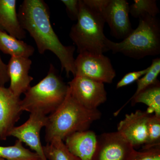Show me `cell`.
Returning <instances> with one entry per match:
<instances>
[{"label": "cell", "instance_id": "1", "mask_svg": "<svg viewBox=\"0 0 160 160\" xmlns=\"http://www.w3.org/2000/svg\"><path fill=\"white\" fill-rule=\"evenodd\" d=\"M48 6L42 0H25L20 6L18 17L21 26L34 39L38 51L44 54L50 51L59 60L62 70L67 77L75 75L74 46L63 45L56 34L50 21Z\"/></svg>", "mask_w": 160, "mask_h": 160}, {"label": "cell", "instance_id": "2", "mask_svg": "<svg viewBox=\"0 0 160 160\" xmlns=\"http://www.w3.org/2000/svg\"><path fill=\"white\" fill-rule=\"evenodd\" d=\"M101 117L102 113L98 109H86L80 104L68 89L63 102L48 116L45 141L49 143L56 137L64 141L74 132L88 130L92 124Z\"/></svg>", "mask_w": 160, "mask_h": 160}, {"label": "cell", "instance_id": "3", "mask_svg": "<svg viewBox=\"0 0 160 160\" xmlns=\"http://www.w3.org/2000/svg\"><path fill=\"white\" fill-rule=\"evenodd\" d=\"M138 26L125 39L115 42L107 38L108 51L141 59L160 53V24L157 17L146 16L139 18Z\"/></svg>", "mask_w": 160, "mask_h": 160}, {"label": "cell", "instance_id": "4", "mask_svg": "<svg viewBox=\"0 0 160 160\" xmlns=\"http://www.w3.org/2000/svg\"><path fill=\"white\" fill-rule=\"evenodd\" d=\"M68 89V85L58 74L54 66L50 64L46 77L30 87L25 93V97L21 102V109L30 113L50 114L63 102Z\"/></svg>", "mask_w": 160, "mask_h": 160}, {"label": "cell", "instance_id": "5", "mask_svg": "<svg viewBox=\"0 0 160 160\" xmlns=\"http://www.w3.org/2000/svg\"><path fill=\"white\" fill-rule=\"evenodd\" d=\"M105 20L102 15L79 0V12L77 23L71 27L69 37L77 47L78 52L103 54L108 51L107 38L104 33Z\"/></svg>", "mask_w": 160, "mask_h": 160}, {"label": "cell", "instance_id": "6", "mask_svg": "<svg viewBox=\"0 0 160 160\" xmlns=\"http://www.w3.org/2000/svg\"><path fill=\"white\" fill-rule=\"evenodd\" d=\"M75 68L74 77H83L104 84L112 83L116 75L109 58L103 54L79 53L75 59Z\"/></svg>", "mask_w": 160, "mask_h": 160}, {"label": "cell", "instance_id": "7", "mask_svg": "<svg viewBox=\"0 0 160 160\" xmlns=\"http://www.w3.org/2000/svg\"><path fill=\"white\" fill-rule=\"evenodd\" d=\"M138 152L118 131L97 136L92 160H133Z\"/></svg>", "mask_w": 160, "mask_h": 160}, {"label": "cell", "instance_id": "8", "mask_svg": "<svg viewBox=\"0 0 160 160\" xmlns=\"http://www.w3.org/2000/svg\"><path fill=\"white\" fill-rule=\"evenodd\" d=\"M68 85L72 97L86 109H98L107 100L104 83L83 77L75 76Z\"/></svg>", "mask_w": 160, "mask_h": 160}, {"label": "cell", "instance_id": "9", "mask_svg": "<svg viewBox=\"0 0 160 160\" xmlns=\"http://www.w3.org/2000/svg\"><path fill=\"white\" fill-rule=\"evenodd\" d=\"M48 116L37 112L30 113L29 119L21 126H15L9 133V137L16 138L38 155L42 160H47L44 154L41 143L40 133L46 127Z\"/></svg>", "mask_w": 160, "mask_h": 160}, {"label": "cell", "instance_id": "10", "mask_svg": "<svg viewBox=\"0 0 160 160\" xmlns=\"http://www.w3.org/2000/svg\"><path fill=\"white\" fill-rule=\"evenodd\" d=\"M129 14V5L126 0H110L103 11L102 15L105 22L116 38L125 39L133 31Z\"/></svg>", "mask_w": 160, "mask_h": 160}, {"label": "cell", "instance_id": "11", "mask_svg": "<svg viewBox=\"0 0 160 160\" xmlns=\"http://www.w3.org/2000/svg\"><path fill=\"white\" fill-rule=\"evenodd\" d=\"M22 100L9 88L0 86V140L6 141L19 120Z\"/></svg>", "mask_w": 160, "mask_h": 160}, {"label": "cell", "instance_id": "12", "mask_svg": "<svg viewBox=\"0 0 160 160\" xmlns=\"http://www.w3.org/2000/svg\"><path fill=\"white\" fill-rule=\"evenodd\" d=\"M150 114L138 110L126 115L118 124V132L133 147L144 145L148 135V123Z\"/></svg>", "mask_w": 160, "mask_h": 160}, {"label": "cell", "instance_id": "13", "mask_svg": "<svg viewBox=\"0 0 160 160\" xmlns=\"http://www.w3.org/2000/svg\"><path fill=\"white\" fill-rule=\"evenodd\" d=\"M32 61L29 58L11 57L7 65V73L10 82L9 89L19 97L30 88L33 78L29 75Z\"/></svg>", "mask_w": 160, "mask_h": 160}, {"label": "cell", "instance_id": "14", "mask_svg": "<svg viewBox=\"0 0 160 160\" xmlns=\"http://www.w3.org/2000/svg\"><path fill=\"white\" fill-rule=\"evenodd\" d=\"M64 141L69 151L80 160H92L97 143L94 132L87 130L74 132Z\"/></svg>", "mask_w": 160, "mask_h": 160}, {"label": "cell", "instance_id": "15", "mask_svg": "<svg viewBox=\"0 0 160 160\" xmlns=\"http://www.w3.org/2000/svg\"><path fill=\"white\" fill-rule=\"evenodd\" d=\"M16 6V0H0V30L21 40L26 32L20 24Z\"/></svg>", "mask_w": 160, "mask_h": 160}, {"label": "cell", "instance_id": "16", "mask_svg": "<svg viewBox=\"0 0 160 160\" xmlns=\"http://www.w3.org/2000/svg\"><path fill=\"white\" fill-rule=\"evenodd\" d=\"M0 51L11 57L29 58L33 54L35 49L22 40L0 30Z\"/></svg>", "mask_w": 160, "mask_h": 160}, {"label": "cell", "instance_id": "17", "mask_svg": "<svg viewBox=\"0 0 160 160\" xmlns=\"http://www.w3.org/2000/svg\"><path fill=\"white\" fill-rule=\"evenodd\" d=\"M129 102H131L132 106L137 103H143L148 106L146 111L148 114L151 115L154 113L155 115L160 117L159 81L158 80L156 82L141 91Z\"/></svg>", "mask_w": 160, "mask_h": 160}, {"label": "cell", "instance_id": "18", "mask_svg": "<svg viewBox=\"0 0 160 160\" xmlns=\"http://www.w3.org/2000/svg\"><path fill=\"white\" fill-rule=\"evenodd\" d=\"M43 149L47 160H79L69 151L64 141L59 138H53L43 146Z\"/></svg>", "mask_w": 160, "mask_h": 160}, {"label": "cell", "instance_id": "19", "mask_svg": "<svg viewBox=\"0 0 160 160\" xmlns=\"http://www.w3.org/2000/svg\"><path fill=\"white\" fill-rule=\"evenodd\" d=\"M0 158L6 160H36L40 158L36 153L26 149L22 142L17 140L13 146H0Z\"/></svg>", "mask_w": 160, "mask_h": 160}, {"label": "cell", "instance_id": "20", "mask_svg": "<svg viewBox=\"0 0 160 160\" xmlns=\"http://www.w3.org/2000/svg\"><path fill=\"white\" fill-rule=\"evenodd\" d=\"M160 73V58H157L152 60L151 65L149 66V70L146 74L137 81V88L134 94L124 106H122V108H120V109L114 112L115 116H116L119 113L120 111L123 109V108L129 103L130 100L134 98L138 94L144 89L156 82L158 81V77Z\"/></svg>", "mask_w": 160, "mask_h": 160}, {"label": "cell", "instance_id": "21", "mask_svg": "<svg viewBox=\"0 0 160 160\" xmlns=\"http://www.w3.org/2000/svg\"><path fill=\"white\" fill-rule=\"evenodd\" d=\"M159 12L155 0H134V3L129 6V13L135 18L146 16L156 17Z\"/></svg>", "mask_w": 160, "mask_h": 160}, {"label": "cell", "instance_id": "22", "mask_svg": "<svg viewBox=\"0 0 160 160\" xmlns=\"http://www.w3.org/2000/svg\"><path fill=\"white\" fill-rule=\"evenodd\" d=\"M144 146L143 150L160 146V117L149 116L147 140Z\"/></svg>", "mask_w": 160, "mask_h": 160}, {"label": "cell", "instance_id": "23", "mask_svg": "<svg viewBox=\"0 0 160 160\" xmlns=\"http://www.w3.org/2000/svg\"><path fill=\"white\" fill-rule=\"evenodd\" d=\"M149 67H148V68L143 69L142 70L128 72L117 83L116 86L117 89H119L124 86H128L136 81H137L146 74L149 70Z\"/></svg>", "mask_w": 160, "mask_h": 160}, {"label": "cell", "instance_id": "24", "mask_svg": "<svg viewBox=\"0 0 160 160\" xmlns=\"http://www.w3.org/2000/svg\"><path fill=\"white\" fill-rule=\"evenodd\" d=\"M133 160H160V146L138 152Z\"/></svg>", "mask_w": 160, "mask_h": 160}, {"label": "cell", "instance_id": "25", "mask_svg": "<svg viewBox=\"0 0 160 160\" xmlns=\"http://www.w3.org/2000/svg\"><path fill=\"white\" fill-rule=\"evenodd\" d=\"M61 2L66 7L67 14L72 21H77L79 12V1L62 0Z\"/></svg>", "mask_w": 160, "mask_h": 160}, {"label": "cell", "instance_id": "26", "mask_svg": "<svg viewBox=\"0 0 160 160\" xmlns=\"http://www.w3.org/2000/svg\"><path fill=\"white\" fill-rule=\"evenodd\" d=\"M83 1L86 6L102 14L110 0H83Z\"/></svg>", "mask_w": 160, "mask_h": 160}, {"label": "cell", "instance_id": "27", "mask_svg": "<svg viewBox=\"0 0 160 160\" xmlns=\"http://www.w3.org/2000/svg\"><path fill=\"white\" fill-rule=\"evenodd\" d=\"M9 81L7 65L3 62L0 56V86H5V84Z\"/></svg>", "mask_w": 160, "mask_h": 160}, {"label": "cell", "instance_id": "28", "mask_svg": "<svg viewBox=\"0 0 160 160\" xmlns=\"http://www.w3.org/2000/svg\"><path fill=\"white\" fill-rule=\"evenodd\" d=\"M0 160H6L4 159L0 158Z\"/></svg>", "mask_w": 160, "mask_h": 160}, {"label": "cell", "instance_id": "29", "mask_svg": "<svg viewBox=\"0 0 160 160\" xmlns=\"http://www.w3.org/2000/svg\"><path fill=\"white\" fill-rule=\"evenodd\" d=\"M36 160H41V159H40V158H39V159H37Z\"/></svg>", "mask_w": 160, "mask_h": 160}, {"label": "cell", "instance_id": "30", "mask_svg": "<svg viewBox=\"0 0 160 160\" xmlns=\"http://www.w3.org/2000/svg\"><path fill=\"white\" fill-rule=\"evenodd\" d=\"M79 160H80V159H79Z\"/></svg>", "mask_w": 160, "mask_h": 160}]
</instances>
